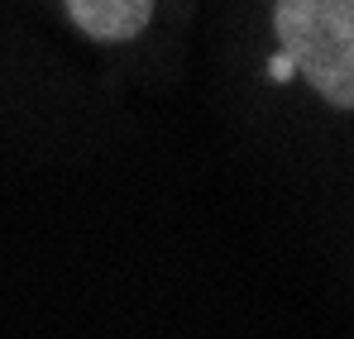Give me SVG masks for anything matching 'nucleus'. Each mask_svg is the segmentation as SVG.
Here are the masks:
<instances>
[{"instance_id":"7ed1b4c3","label":"nucleus","mask_w":354,"mask_h":339,"mask_svg":"<svg viewBox=\"0 0 354 339\" xmlns=\"http://www.w3.org/2000/svg\"><path fill=\"white\" fill-rule=\"evenodd\" d=\"M268 77H273V81H292L297 72H292V62H288L283 53H273L268 57Z\"/></svg>"},{"instance_id":"f257e3e1","label":"nucleus","mask_w":354,"mask_h":339,"mask_svg":"<svg viewBox=\"0 0 354 339\" xmlns=\"http://www.w3.org/2000/svg\"><path fill=\"white\" fill-rule=\"evenodd\" d=\"M273 34L330 110H354V0H273Z\"/></svg>"},{"instance_id":"f03ea898","label":"nucleus","mask_w":354,"mask_h":339,"mask_svg":"<svg viewBox=\"0 0 354 339\" xmlns=\"http://www.w3.org/2000/svg\"><path fill=\"white\" fill-rule=\"evenodd\" d=\"M62 5H67V19L86 39H96V43H134L149 29L158 0H62Z\"/></svg>"}]
</instances>
